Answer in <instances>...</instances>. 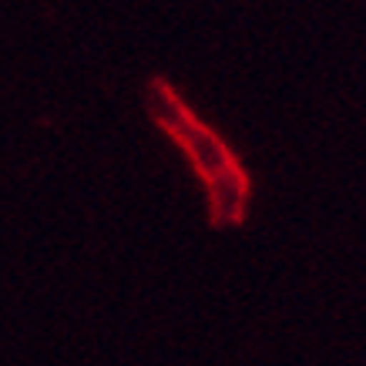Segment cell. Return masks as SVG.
Listing matches in <instances>:
<instances>
[{
	"instance_id": "1",
	"label": "cell",
	"mask_w": 366,
	"mask_h": 366,
	"mask_svg": "<svg viewBox=\"0 0 366 366\" xmlns=\"http://www.w3.org/2000/svg\"><path fill=\"white\" fill-rule=\"evenodd\" d=\"M165 132L182 144V152L189 155V162L195 165V172L202 175V182H209V178L235 168V158H232V152H229V144L212 132V128H205L189 108L178 114Z\"/></svg>"
},
{
	"instance_id": "2",
	"label": "cell",
	"mask_w": 366,
	"mask_h": 366,
	"mask_svg": "<svg viewBox=\"0 0 366 366\" xmlns=\"http://www.w3.org/2000/svg\"><path fill=\"white\" fill-rule=\"evenodd\" d=\"M209 189V212L215 225H235L249 209V182L239 172V165L205 182Z\"/></svg>"
}]
</instances>
